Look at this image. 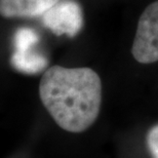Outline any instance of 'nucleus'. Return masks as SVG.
I'll list each match as a JSON object with an SVG mask.
<instances>
[{
	"instance_id": "f257e3e1",
	"label": "nucleus",
	"mask_w": 158,
	"mask_h": 158,
	"mask_svg": "<svg viewBox=\"0 0 158 158\" xmlns=\"http://www.w3.org/2000/svg\"><path fill=\"white\" fill-rule=\"evenodd\" d=\"M39 96L60 127L81 132L99 116L102 83L97 72L90 68L52 66L41 77Z\"/></svg>"
},
{
	"instance_id": "f03ea898",
	"label": "nucleus",
	"mask_w": 158,
	"mask_h": 158,
	"mask_svg": "<svg viewBox=\"0 0 158 158\" xmlns=\"http://www.w3.org/2000/svg\"><path fill=\"white\" fill-rule=\"evenodd\" d=\"M131 52L142 64L158 61V0L148 5L139 19Z\"/></svg>"
},
{
	"instance_id": "7ed1b4c3",
	"label": "nucleus",
	"mask_w": 158,
	"mask_h": 158,
	"mask_svg": "<svg viewBox=\"0 0 158 158\" xmlns=\"http://www.w3.org/2000/svg\"><path fill=\"white\" fill-rule=\"evenodd\" d=\"M43 24L56 35L73 37L80 31L83 17L80 5L74 0H60L42 15Z\"/></svg>"
},
{
	"instance_id": "20e7f679",
	"label": "nucleus",
	"mask_w": 158,
	"mask_h": 158,
	"mask_svg": "<svg viewBox=\"0 0 158 158\" xmlns=\"http://www.w3.org/2000/svg\"><path fill=\"white\" fill-rule=\"evenodd\" d=\"M60 0H0L4 18H36L43 15Z\"/></svg>"
},
{
	"instance_id": "39448f33",
	"label": "nucleus",
	"mask_w": 158,
	"mask_h": 158,
	"mask_svg": "<svg viewBox=\"0 0 158 158\" xmlns=\"http://www.w3.org/2000/svg\"><path fill=\"white\" fill-rule=\"evenodd\" d=\"M10 62L14 68L26 74H36L44 70L47 66L46 58L33 52V47L23 50H15Z\"/></svg>"
},
{
	"instance_id": "423d86ee",
	"label": "nucleus",
	"mask_w": 158,
	"mask_h": 158,
	"mask_svg": "<svg viewBox=\"0 0 158 158\" xmlns=\"http://www.w3.org/2000/svg\"><path fill=\"white\" fill-rule=\"evenodd\" d=\"M38 42V35L30 28H21L14 35L15 50L32 48Z\"/></svg>"
},
{
	"instance_id": "0eeeda50",
	"label": "nucleus",
	"mask_w": 158,
	"mask_h": 158,
	"mask_svg": "<svg viewBox=\"0 0 158 158\" xmlns=\"http://www.w3.org/2000/svg\"><path fill=\"white\" fill-rule=\"evenodd\" d=\"M147 144L154 158H158V124L150 129L147 135Z\"/></svg>"
}]
</instances>
